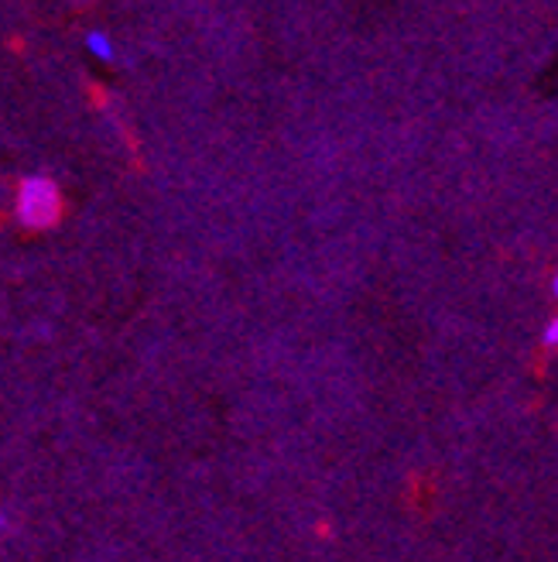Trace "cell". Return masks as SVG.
I'll return each instance as SVG.
<instances>
[{"mask_svg": "<svg viewBox=\"0 0 558 562\" xmlns=\"http://www.w3.org/2000/svg\"><path fill=\"white\" fill-rule=\"evenodd\" d=\"M14 216L27 231H52L62 220V189L48 176H27L14 195Z\"/></svg>", "mask_w": 558, "mask_h": 562, "instance_id": "1", "label": "cell"}, {"mask_svg": "<svg viewBox=\"0 0 558 562\" xmlns=\"http://www.w3.org/2000/svg\"><path fill=\"white\" fill-rule=\"evenodd\" d=\"M87 52L100 63H114L117 59V45L106 32H87Z\"/></svg>", "mask_w": 558, "mask_h": 562, "instance_id": "2", "label": "cell"}, {"mask_svg": "<svg viewBox=\"0 0 558 562\" xmlns=\"http://www.w3.org/2000/svg\"><path fill=\"white\" fill-rule=\"evenodd\" d=\"M558 344V326H555V319L545 326V347H555Z\"/></svg>", "mask_w": 558, "mask_h": 562, "instance_id": "3", "label": "cell"}, {"mask_svg": "<svg viewBox=\"0 0 558 562\" xmlns=\"http://www.w3.org/2000/svg\"><path fill=\"white\" fill-rule=\"evenodd\" d=\"M69 4H90V0H69Z\"/></svg>", "mask_w": 558, "mask_h": 562, "instance_id": "4", "label": "cell"}, {"mask_svg": "<svg viewBox=\"0 0 558 562\" xmlns=\"http://www.w3.org/2000/svg\"><path fill=\"white\" fill-rule=\"evenodd\" d=\"M0 528H8V518L4 515H0Z\"/></svg>", "mask_w": 558, "mask_h": 562, "instance_id": "5", "label": "cell"}]
</instances>
